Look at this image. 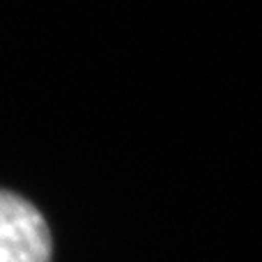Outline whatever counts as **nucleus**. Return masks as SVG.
<instances>
[{"label": "nucleus", "instance_id": "f257e3e1", "mask_svg": "<svg viewBox=\"0 0 262 262\" xmlns=\"http://www.w3.org/2000/svg\"><path fill=\"white\" fill-rule=\"evenodd\" d=\"M0 262H53V235L44 214L5 189H0Z\"/></svg>", "mask_w": 262, "mask_h": 262}]
</instances>
